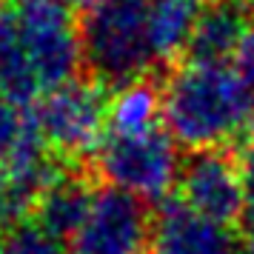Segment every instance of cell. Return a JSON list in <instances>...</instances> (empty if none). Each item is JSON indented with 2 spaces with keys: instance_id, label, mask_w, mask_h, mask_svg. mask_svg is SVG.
<instances>
[{
  "instance_id": "6da1fadb",
  "label": "cell",
  "mask_w": 254,
  "mask_h": 254,
  "mask_svg": "<svg viewBox=\"0 0 254 254\" xmlns=\"http://www.w3.org/2000/svg\"><path fill=\"white\" fill-rule=\"evenodd\" d=\"M160 92L163 128L189 151L223 149L254 128V89L234 63L186 60Z\"/></svg>"
},
{
  "instance_id": "7a4b0ae2",
  "label": "cell",
  "mask_w": 254,
  "mask_h": 254,
  "mask_svg": "<svg viewBox=\"0 0 254 254\" xmlns=\"http://www.w3.org/2000/svg\"><path fill=\"white\" fill-rule=\"evenodd\" d=\"M83 58L100 83L143 80L157 63L149 35V0H106L80 23Z\"/></svg>"
},
{
  "instance_id": "3957f363",
  "label": "cell",
  "mask_w": 254,
  "mask_h": 254,
  "mask_svg": "<svg viewBox=\"0 0 254 254\" xmlns=\"http://www.w3.org/2000/svg\"><path fill=\"white\" fill-rule=\"evenodd\" d=\"M12 12L40 94L77 80L86 58L83 32L69 0H12Z\"/></svg>"
},
{
  "instance_id": "277c9868",
  "label": "cell",
  "mask_w": 254,
  "mask_h": 254,
  "mask_svg": "<svg viewBox=\"0 0 254 254\" xmlns=\"http://www.w3.org/2000/svg\"><path fill=\"white\" fill-rule=\"evenodd\" d=\"M94 160L106 186L128 191L143 203L166 200L183 169L177 143L163 126L143 134H106Z\"/></svg>"
},
{
  "instance_id": "5b68a950",
  "label": "cell",
  "mask_w": 254,
  "mask_h": 254,
  "mask_svg": "<svg viewBox=\"0 0 254 254\" xmlns=\"http://www.w3.org/2000/svg\"><path fill=\"white\" fill-rule=\"evenodd\" d=\"M29 120L52 154L66 160L89 157L109 134V97L97 83L71 80L40 94Z\"/></svg>"
},
{
  "instance_id": "8992f818",
  "label": "cell",
  "mask_w": 254,
  "mask_h": 254,
  "mask_svg": "<svg viewBox=\"0 0 254 254\" xmlns=\"http://www.w3.org/2000/svg\"><path fill=\"white\" fill-rule=\"evenodd\" d=\"M149 208L140 197L115 186L94 189L86 220L69 240L71 254H149L151 246Z\"/></svg>"
},
{
  "instance_id": "52a82bcc",
  "label": "cell",
  "mask_w": 254,
  "mask_h": 254,
  "mask_svg": "<svg viewBox=\"0 0 254 254\" xmlns=\"http://www.w3.org/2000/svg\"><path fill=\"white\" fill-rule=\"evenodd\" d=\"M180 203L220 226H243L249 214L246 186L237 157L229 151L208 149L191 151L186 157L177 180Z\"/></svg>"
},
{
  "instance_id": "ba28073f",
  "label": "cell",
  "mask_w": 254,
  "mask_h": 254,
  "mask_svg": "<svg viewBox=\"0 0 254 254\" xmlns=\"http://www.w3.org/2000/svg\"><path fill=\"white\" fill-rule=\"evenodd\" d=\"M149 254H246L234 229L191 211L183 203H169L154 217Z\"/></svg>"
},
{
  "instance_id": "9c48e42d",
  "label": "cell",
  "mask_w": 254,
  "mask_h": 254,
  "mask_svg": "<svg viewBox=\"0 0 254 254\" xmlns=\"http://www.w3.org/2000/svg\"><path fill=\"white\" fill-rule=\"evenodd\" d=\"M254 26V9L234 0H214L208 3L197 29L191 35V43L186 49V60L200 63H231L240 52L246 35Z\"/></svg>"
},
{
  "instance_id": "30bf717a",
  "label": "cell",
  "mask_w": 254,
  "mask_h": 254,
  "mask_svg": "<svg viewBox=\"0 0 254 254\" xmlns=\"http://www.w3.org/2000/svg\"><path fill=\"white\" fill-rule=\"evenodd\" d=\"M94 189H89L86 180L74 177L69 172H60L52 183L40 191L35 200V223L40 229L58 237V240H71L74 231L86 220V211L92 206Z\"/></svg>"
},
{
  "instance_id": "8fae6325",
  "label": "cell",
  "mask_w": 254,
  "mask_h": 254,
  "mask_svg": "<svg viewBox=\"0 0 254 254\" xmlns=\"http://www.w3.org/2000/svg\"><path fill=\"white\" fill-rule=\"evenodd\" d=\"M206 0H149V35L157 63H172L191 43Z\"/></svg>"
},
{
  "instance_id": "7c38bea8",
  "label": "cell",
  "mask_w": 254,
  "mask_h": 254,
  "mask_svg": "<svg viewBox=\"0 0 254 254\" xmlns=\"http://www.w3.org/2000/svg\"><path fill=\"white\" fill-rule=\"evenodd\" d=\"M163 120V92L143 80L117 86L109 97V134H143L160 128Z\"/></svg>"
},
{
  "instance_id": "4fadbf2b",
  "label": "cell",
  "mask_w": 254,
  "mask_h": 254,
  "mask_svg": "<svg viewBox=\"0 0 254 254\" xmlns=\"http://www.w3.org/2000/svg\"><path fill=\"white\" fill-rule=\"evenodd\" d=\"M0 92L12 97L17 106L35 103L40 97V89L32 77L23 43H20L12 3L0 6Z\"/></svg>"
},
{
  "instance_id": "5bb4252c",
  "label": "cell",
  "mask_w": 254,
  "mask_h": 254,
  "mask_svg": "<svg viewBox=\"0 0 254 254\" xmlns=\"http://www.w3.org/2000/svg\"><path fill=\"white\" fill-rule=\"evenodd\" d=\"M0 254H71L63 240L52 237L40 229L37 223H23L14 226L0 246Z\"/></svg>"
},
{
  "instance_id": "9a60e30c",
  "label": "cell",
  "mask_w": 254,
  "mask_h": 254,
  "mask_svg": "<svg viewBox=\"0 0 254 254\" xmlns=\"http://www.w3.org/2000/svg\"><path fill=\"white\" fill-rule=\"evenodd\" d=\"M26 126H29V120H23L20 106L0 92V160H6L14 151V146L23 137Z\"/></svg>"
},
{
  "instance_id": "2e32d148",
  "label": "cell",
  "mask_w": 254,
  "mask_h": 254,
  "mask_svg": "<svg viewBox=\"0 0 254 254\" xmlns=\"http://www.w3.org/2000/svg\"><path fill=\"white\" fill-rule=\"evenodd\" d=\"M234 157H237V166H240V174H243V186H246L249 214H254V128L240 140ZM249 214H246V217H249Z\"/></svg>"
},
{
  "instance_id": "e0dca14e",
  "label": "cell",
  "mask_w": 254,
  "mask_h": 254,
  "mask_svg": "<svg viewBox=\"0 0 254 254\" xmlns=\"http://www.w3.org/2000/svg\"><path fill=\"white\" fill-rule=\"evenodd\" d=\"M17 211H14V194H12V177H9V169L6 163L0 160V226L6 223H14Z\"/></svg>"
},
{
  "instance_id": "ac0fdd59",
  "label": "cell",
  "mask_w": 254,
  "mask_h": 254,
  "mask_svg": "<svg viewBox=\"0 0 254 254\" xmlns=\"http://www.w3.org/2000/svg\"><path fill=\"white\" fill-rule=\"evenodd\" d=\"M243 249L246 254H254V214H249L243 223Z\"/></svg>"
},
{
  "instance_id": "d6986e66",
  "label": "cell",
  "mask_w": 254,
  "mask_h": 254,
  "mask_svg": "<svg viewBox=\"0 0 254 254\" xmlns=\"http://www.w3.org/2000/svg\"><path fill=\"white\" fill-rule=\"evenodd\" d=\"M69 3L74 6V9H86V12H89V9L100 6V3H106V0H69Z\"/></svg>"
},
{
  "instance_id": "ffe728a7",
  "label": "cell",
  "mask_w": 254,
  "mask_h": 254,
  "mask_svg": "<svg viewBox=\"0 0 254 254\" xmlns=\"http://www.w3.org/2000/svg\"><path fill=\"white\" fill-rule=\"evenodd\" d=\"M234 3H243V6H252L254 9V0H234Z\"/></svg>"
}]
</instances>
